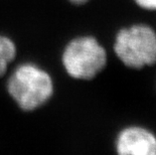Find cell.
Instances as JSON below:
<instances>
[{
	"mask_svg": "<svg viewBox=\"0 0 156 155\" xmlns=\"http://www.w3.org/2000/svg\"><path fill=\"white\" fill-rule=\"evenodd\" d=\"M16 45L12 39L0 34V78L5 75L8 65L16 57Z\"/></svg>",
	"mask_w": 156,
	"mask_h": 155,
	"instance_id": "obj_5",
	"label": "cell"
},
{
	"mask_svg": "<svg viewBox=\"0 0 156 155\" xmlns=\"http://www.w3.org/2000/svg\"><path fill=\"white\" fill-rule=\"evenodd\" d=\"M138 7L148 11H156V0H133Z\"/></svg>",
	"mask_w": 156,
	"mask_h": 155,
	"instance_id": "obj_6",
	"label": "cell"
},
{
	"mask_svg": "<svg viewBox=\"0 0 156 155\" xmlns=\"http://www.w3.org/2000/svg\"><path fill=\"white\" fill-rule=\"evenodd\" d=\"M113 49L129 69L142 70L153 65L156 64V31L144 23L123 27L116 33Z\"/></svg>",
	"mask_w": 156,
	"mask_h": 155,
	"instance_id": "obj_2",
	"label": "cell"
},
{
	"mask_svg": "<svg viewBox=\"0 0 156 155\" xmlns=\"http://www.w3.org/2000/svg\"><path fill=\"white\" fill-rule=\"evenodd\" d=\"M115 149L120 155H156V135L138 125L125 127L116 137Z\"/></svg>",
	"mask_w": 156,
	"mask_h": 155,
	"instance_id": "obj_4",
	"label": "cell"
},
{
	"mask_svg": "<svg viewBox=\"0 0 156 155\" xmlns=\"http://www.w3.org/2000/svg\"><path fill=\"white\" fill-rule=\"evenodd\" d=\"M69 1L76 5H83V4H86L87 2H89L90 0H69Z\"/></svg>",
	"mask_w": 156,
	"mask_h": 155,
	"instance_id": "obj_7",
	"label": "cell"
},
{
	"mask_svg": "<svg viewBox=\"0 0 156 155\" xmlns=\"http://www.w3.org/2000/svg\"><path fill=\"white\" fill-rule=\"evenodd\" d=\"M62 62L69 77L89 81L96 78L107 65L106 48L92 35L72 39L66 45Z\"/></svg>",
	"mask_w": 156,
	"mask_h": 155,
	"instance_id": "obj_3",
	"label": "cell"
},
{
	"mask_svg": "<svg viewBox=\"0 0 156 155\" xmlns=\"http://www.w3.org/2000/svg\"><path fill=\"white\" fill-rule=\"evenodd\" d=\"M7 91L21 110L31 112L44 106L54 94L51 75L31 62L18 65L7 82Z\"/></svg>",
	"mask_w": 156,
	"mask_h": 155,
	"instance_id": "obj_1",
	"label": "cell"
}]
</instances>
